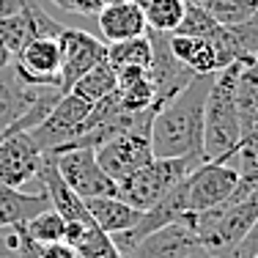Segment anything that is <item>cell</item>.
<instances>
[{
	"instance_id": "obj_27",
	"label": "cell",
	"mask_w": 258,
	"mask_h": 258,
	"mask_svg": "<svg viewBox=\"0 0 258 258\" xmlns=\"http://www.w3.org/2000/svg\"><path fill=\"white\" fill-rule=\"evenodd\" d=\"M220 30V22L204 9L201 3H187L184 9V20L179 22V28L173 30L176 36H192V39H212Z\"/></svg>"
},
{
	"instance_id": "obj_13",
	"label": "cell",
	"mask_w": 258,
	"mask_h": 258,
	"mask_svg": "<svg viewBox=\"0 0 258 258\" xmlns=\"http://www.w3.org/2000/svg\"><path fill=\"white\" fill-rule=\"evenodd\" d=\"M198 247L201 242L189 225V214H184L176 223L162 225V228L151 231L149 236H143L124 258H184Z\"/></svg>"
},
{
	"instance_id": "obj_28",
	"label": "cell",
	"mask_w": 258,
	"mask_h": 258,
	"mask_svg": "<svg viewBox=\"0 0 258 258\" xmlns=\"http://www.w3.org/2000/svg\"><path fill=\"white\" fill-rule=\"evenodd\" d=\"M36 258H77V253L66 242H50V244H36Z\"/></svg>"
},
{
	"instance_id": "obj_38",
	"label": "cell",
	"mask_w": 258,
	"mask_h": 258,
	"mask_svg": "<svg viewBox=\"0 0 258 258\" xmlns=\"http://www.w3.org/2000/svg\"><path fill=\"white\" fill-rule=\"evenodd\" d=\"M253 258H258V250H255V255H253Z\"/></svg>"
},
{
	"instance_id": "obj_5",
	"label": "cell",
	"mask_w": 258,
	"mask_h": 258,
	"mask_svg": "<svg viewBox=\"0 0 258 258\" xmlns=\"http://www.w3.org/2000/svg\"><path fill=\"white\" fill-rule=\"evenodd\" d=\"M239 184V170L231 162H201L181 179L184 204L189 214L206 212L228 201Z\"/></svg>"
},
{
	"instance_id": "obj_30",
	"label": "cell",
	"mask_w": 258,
	"mask_h": 258,
	"mask_svg": "<svg viewBox=\"0 0 258 258\" xmlns=\"http://www.w3.org/2000/svg\"><path fill=\"white\" fill-rule=\"evenodd\" d=\"M22 6V0H0V17H9V14H17Z\"/></svg>"
},
{
	"instance_id": "obj_20",
	"label": "cell",
	"mask_w": 258,
	"mask_h": 258,
	"mask_svg": "<svg viewBox=\"0 0 258 258\" xmlns=\"http://www.w3.org/2000/svg\"><path fill=\"white\" fill-rule=\"evenodd\" d=\"M170 52L181 60L187 69H192L195 75H217L223 66H220L217 50L209 39H192V36H168Z\"/></svg>"
},
{
	"instance_id": "obj_29",
	"label": "cell",
	"mask_w": 258,
	"mask_h": 258,
	"mask_svg": "<svg viewBox=\"0 0 258 258\" xmlns=\"http://www.w3.org/2000/svg\"><path fill=\"white\" fill-rule=\"evenodd\" d=\"M17 247V239H14V231L9 228V233H0V258H9Z\"/></svg>"
},
{
	"instance_id": "obj_26",
	"label": "cell",
	"mask_w": 258,
	"mask_h": 258,
	"mask_svg": "<svg viewBox=\"0 0 258 258\" xmlns=\"http://www.w3.org/2000/svg\"><path fill=\"white\" fill-rule=\"evenodd\" d=\"M204 9L220 25H239L258 14V0H206Z\"/></svg>"
},
{
	"instance_id": "obj_12",
	"label": "cell",
	"mask_w": 258,
	"mask_h": 258,
	"mask_svg": "<svg viewBox=\"0 0 258 258\" xmlns=\"http://www.w3.org/2000/svg\"><path fill=\"white\" fill-rule=\"evenodd\" d=\"M44 154L28 132L0 135V184L20 189L22 184L39 176Z\"/></svg>"
},
{
	"instance_id": "obj_21",
	"label": "cell",
	"mask_w": 258,
	"mask_h": 258,
	"mask_svg": "<svg viewBox=\"0 0 258 258\" xmlns=\"http://www.w3.org/2000/svg\"><path fill=\"white\" fill-rule=\"evenodd\" d=\"M115 88H118V80H115V69L107 63V58H104L102 63H96L94 69L85 72V75L80 77L75 85H72L69 94H77L80 99L96 104V102H102L104 96L113 94Z\"/></svg>"
},
{
	"instance_id": "obj_17",
	"label": "cell",
	"mask_w": 258,
	"mask_h": 258,
	"mask_svg": "<svg viewBox=\"0 0 258 258\" xmlns=\"http://www.w3.org/2000/svg\"><path fill=\"white\" fill-rule=\"evenodd\" d=\"M44 209H52L44 189L41 192H22V189L0 184V231L25 225L28 220H33Z\"/></svg>"
},
{
	"instance_id": "obj_7",
	"label": "cell",
	"mask_w": 258,
	"mask_h": 258,
	"mask_svg": "<svg viewBox=\"0 0 258 258\" xmlns=\"http://www.w3.org/2000/svg\"><path fill=\"white\" fill-rule=\"evenodd\" d=\"M94 110V104L80 99L77 94H63L60 102L52 107V113L41 121L39 126L30 129V138L39 146L41 154H58L63 146H69L75 140L80 124L88 118V113Z\"/></svg>"
},
{
	"instance_id": "obj_18",
	"label": "cell",
	"mask_w": 258,
	"mask_h": 258,
	"mask_svg": "<svg viewBox=\"0 0 258 258\" xmlns=\"http://www.w3.org/2000/svg\"><path fill=\"white\" fill-rule=\"evenodd\" d=\"M63 242L75 247L77 258H124L115 250L110 233H104L94 220L88 223H66Z\"/></svg>"
},
{
	"instance_id": "obj_11",
	"label": "cell",
	"mask_w": 258,
	"mask_h": 258,
	"mask_svg": "<svg viewBox=\"0 0 258 258\" xmlns=\"http://www.w3.org/2000/svg\"><path fill=\"white\" fill-rule=\"evenodd\" d=\"M96 162L115 184L124 181L129 173L151 162V132H121L107 143L96 146Z\"/></svg>"
},
{
	"instance_id": "obj_9",
	"label": "cell",
	"mask_w": 258,
	"mask_h": 258,
	"mask_svg": "<svg viewBox=\"0 0 258 258\" xmlns=\"http://www.w3.org/2000/svg\"><path fill=\"white\" fill-rule=\"evenodd\" d=\"M63 30L36 0H22L20 11L9 17H0V41L11 55H20L33 39H58Z\"/></svg>"
},
{
	"instance_id": "obj_8",
	"label": "cell",
	"mask_w": 258,
	"mask_h": 258,
	"mask_svg": "<svg viewBox=\"0 0 258 258\" xmlns=\"http://www.w3.org/2000/svg\"><path fill=\"white\" fill-rule=\"evenodd\" d=\"M60 47V91L69 94L85 72H91L96 63L107 58V44L96 39L94 33L80 28H63L58 33Z\"/></svg>"
},
{
	"instance_id": "obj_33",
	"label": "cell",
	"mask_w": 258,
	"mask_h": 258,
	"mask_svg": "<svg viewBox=\"0 0 258 258\" xmlns=\"http://www.w3.org/2000/svg\"><path fill=\"white\" fill-rule=\"evenodd\" d=\"M244 176H253V179L258 181V154H255V162H253V170H247Z\"/></svg>"
},
{
	"instance_id": "obj_4",
	"label": "cell",
	"mask_w": 258,
	"mask_h": 258,
	"mask_svg": "<svg viewBox=\"0 0 258 258\" xmlns=\"http://www.w3.org/2000/svg\"><path fill=\"white\" fill-rule=\"evenodd\" d=\"M198 165H201L198 159H159V157H154L143 168L129 173L124 181L115 184V198L124 201L126 206L138 209V212H146L165 192H170L189 170L198 168Z\"/></svg>"
},
{
	"instance_id": "obj_37",
	"label": "cell",
	"mask_w": 258,
	"mask_h": 258,
	"mask_svg": "<svg viewBox=\"0 0 258 258\" xmlns=\"http://www.w3.org/2000/svg\"><path fill=\"white\" fill-rule=\"evenodd\" d=\"M135 3H138V6H143V3H146V0H135Z\"/></svg>"
},
{
	"instance_id": "obj_19",
	"label": "cell",
	"mask_w": 258,
	"mask_h": 258,
	"mask_svg": "<svg viewBox=\"0 0 258 258\" xmlns=\"http://www.w3.org/2000/svg\"><path fill=\"white\" fill-rule=\"evenodd\" d=\"M85 209L88 214L94 217V223L99 225L104 233H121V231H129L138 225L140 214L138 209L126 206L124 201L113 198V195H102V198H85Z\"/></svg>"
},
{
	"instance_id": "obj_25",
	"label": "cell",
	"mask_w": 258,
	"mask_h": 258,
	"mask_svg": "<svg viewBox=\"0 0 258 258\" xmlns=\"http://www.w3.org/2000/svg\"><path fill=\"white\" fill-rule=\"evenodd\" d=\"M115 96H118V107L126 110V113H143V110H149V107H157L154 85H151L149 75L135 80V83L118 85V88H115Z\"/></svg>"
},
{
	"instance_id": "obj_2",
	"label": "cell",
	"mask_w": 258,
	"mask_h": 258,
	"mask_svg": "<svg viewBox=\"0 0 258 258\" xmlns=\"http://www.w3.org/2000/svg\"><path fill=\"white\" fill-rule=\"evenodd\" d=\"M242 60L220 69L212 80L204 110V159L231 162L242 140V124L236 110V75Z\"/></svg>"
},
{
	"instance_id": "obj_10",
	"label": "cell",
	"mask_w": 258,
	"mask_h": 258,
	"mask_svg": "<svg viewBox=\"0 0 258 258\" xmlns=\"http://www.w3.org/2000/svg\"><path fill=\"white\" fill-rule=\"evenodd\" d=\"M146 36L151 41V66H149V80L154 85V96H157V107H162L165 102H170L176 94H181L189 83H192L195 72L187 69L173 52H170L168 36L170 33H159V30H149Z\"/></svg>"
},
{
	"instance_id": "obj_35",
	"label": "cell",
	"mask_w": 258,
	"mask_h": 258,
	"mask_svg": "<svg viewBox=\"0 0 258 258\" xmlns=\"http://www.w3.org/2000/svg\"><path fill=\"white\" fill-rule=\"evenodd\" d=\"M107 3H126V0H107Z\"/></svg>"
},
{
	"instance_id": "obj_15",
	"label": "cell",
	"mask_w": 258,
	"mask_h": 258,
	"mask_svg": "<svg viewBox=\"0 0 258 258\" xmlns=\"http://www.w3.org/2000/svg\"><path fill=\"white\" fill-rule=\"evenodd\" d=\"M99 20V30L107 44L113 41H126V39H138L146 33V17L135 0L126 3H107L104 9L96 14Z\"/></svg>"
},
{
	"instance_id": "obj_16",
	"label": "cell",
	"mask_w": 258,
	"mask_h": 258,
	"mask_svg": "<svg viewBox=\"0 0 258 258\" xmlns=\"http://www.w3.org/2000/svg\"><path fill=\"white\" fill-rule=\"evenodd\" d=\"M44 88L47 85H25L14 75L11 66H6V69L0 72V135L39 99V94Z\"/></svg>"
},
{
	"instance_id": "obj_1",
	"label": "cell",
	"mask_w": 258,
	"mask_h": 258,
	"mask_svg": "<svg viewBox=\"0 0 258 258\" xmlns=\"http://www.w3.org/2000/svg\"><path fill=\"white\" fill-rule=\"evenodd\" d=\"M214 75H198L165 102L151 121V154L159 159H204V110Z\"/></svg>"
},
{
	"instance_id": "obj_22",
	"label": "cell",
	"mask_w": 258,
	"mask_h": 258,
	"mask_svg": "<svg viewBox=\"0 0 258 258\" xmlns=\"http://www.w3.org/2000/svg\"><path fill=\"white\" fill-rule=\"evenodd\" d=\"M107 63L113 66V69L138 66V69L149 72V66H151V41H149V36L143 33V36H138V39L107 44Z\"/></svg>"
},
{
	"instance_id": "obj_32",
	"label": "cell",
	"mask_w": 258,
	"mask_h": 258,
	"mask_svg": "<svg viewBox=\"0 0 258 258\" xmlns=\"http://www.w3.org/2000/svg\"><path fill=\"white\" fill-rule=\"evenodd\" d=\"M184 258H217V255H212V253H209V250L198 247V250H192V253H187Z\"/></svg>"
},
{
	"instance_id": "obj_24",
	"label": "cell",
	"mask_w": 258,
	"mask_h": 258,
	"mask_svg": "<svg viewBox=\"0 0 258 258\" xmlns=\"http://www.w3.org/2000/svg\"><path fill=\"white\" fill-rule=\"evenodd\" d=\"M25 236L36 244H50V242H63L66 233V220L60 217L55 209H44L41 214H36L33 220H28L22 225Z\"/></svg>"
},
{
	"instance_id": "obj_3",
	"label": "cell",
	"mask_w": 258,
	"mask_h": 258,
	"mask_svg": "<svg viewBox=\"0 0 258 258\" xmlns=\"http://www.w3.org/2000/svg\"><path fill=\"white\" fill-rule=\"evenodd\" d=\"M255 220H258V189H253L247 198L239 201L228 198L214 209L189 214V225H192L201 247L217 258L228 255L244 239V233L253 228Z\"/></svg>"
},
{
	"instance_id": "obj_6",
	"label": "cell",
	"mask_w": 258,
	"mask_h": 258,
	"mask_svg": "<svg viewBox=\"0 0 258 258\" xmlns=\"http://www.w3.org/2000/svg\"><path fill=\"white\" fill-rule=\"evenodd\" d=\"M52 157L55 170L60 173V179L66 181V187L80 198H102V195H113L115 198V181L99 168L94 149H72L60 151V154H47Z\"/></svg>"
},
{
	"instance_id": "obj_36",
	"label": "cell",
	"mask_w": 258,
	"mask_h": 258,
	"mask_svg": "<svg viewBox=\"0 0 258 258\" xmlns=\"http://www.w3.org/2000/svg\"><path fill=\"white\" fill-rule=\"evenodd\" d=\"M9 258H20V255H17V247H14V253H11V255H9Z\"/></svg>"
},
{
	"instance_id": "obj_23",
	"label": "cell",
	"mask_w": 258,
	"mask_h": 258,
	"mask_svg": "<svg viewBox=\"0 0 258 258\" xmlns=\"http://www.w3.org/2000/svg\"><path fill=\"white\" fill-rule=\"evenodd\" d=\"M140 9H143L146 28H149V30L173 33V30L179 28V22L184 20L187 0H146Z\"/></svg>"
},
{
	"instance_id": "obj_34",
	"label": "cell",
	"mask_w": 258,
	"mask_h": 258,
	"mask_svg": "<svg viewBox=\"0 0 258 258\" xmlns=\"http://www.w3.org/2000/svg\"><path fill=\"white\" fill-rule=\"evenodd\" d=\"M50 3H55L58 9H63V11H66V6H69V0H50Z\"/></svg>"
},
{
	"instance_id": "obj_31",
	"label": "cell",
	"mask_w": 258,
	"mask_h": 258,
	"mask_svg": "<svg viewBox=\"0 0 258 258\" xmlns=\"http://www.w3.org/2000/svg\"><path fill=\"white\" fill-rule=\"evenodd\" d=\"M11 58H14V55H11L9 50H6V47H3V41H0V72H3L6 66H11Z\"/></svg>"
},
{
	"instance_id": "obj_14",
	"label": "cell",
	"mask_w": 258,
	"mask_h": 258,
	"mask_svg": "<svg viewBox=\"0 0 258 258\" xmlns=\"http://www.w3.org/2000/svg\"><path fill=\"white\" fill-rule=\"evenodd\" d=\"M25 85H58L60 88V47L58 39H33L11 63Z\"/></svg>"
}]
</instances>
